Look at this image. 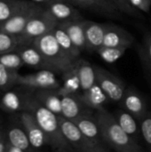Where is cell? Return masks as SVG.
Instances as JSON below:
<instances>
[{"mask_svg": "<svg viewBox=\"0 0 151 152\" xmlns=\"http://www.w3.org/2000/svg\"><path fill=\"white\" fill-rule=\"evenodd\" d=\"M95 117L99 123L105 144L116 152H142V146L133 140L117 123L115 116L105 108L97 110Z\"/></svg>", "mask_w": 151, "mask_h": 152, "instance_id": "cell-1", "label": "cell"}, {"mask_svg": "<svg viewBox=\"0 0 151 152\" xmlns=\"http://www.w3.org/2000/svg\"><path fill=\"white\" fill-rule=\"evenodd\" d=\"M32 45L41 53L49 70L53 72L62 75L69 71L77 61L61 47L53 31L36 38Z\"/></svg>", "mask_w": 151, "mask_h": 152, "instance_id": "cell-2", "label": "cell"}, {"mask_svg": "<svg viewBox=\"0 0 151 152\" xmlns=\"http://www.w3.org/2000/svg\"><path fill=\"white\" fill-rule=\"evenodd\" d=\"M32 107L35 112V119L47 135L50 142L61 151L73 150L61 132L59 116L39 102H34Z\"/></svg>", "mask_w": 151, "mask_h": 152, "instance_id": "cell-3", "label": "cell"}, {"mask_svg": "<svg viewBox=\"0 0 151 152\" xmlns=\"http://www.w3.org/2000/svg\"><path fill=\"white\" fill-rule=\"evenodd\" d=\"M60 22L43 7L27 24L24 30L18 36L19 46L32 45L33 41L53 31Z\"/></svg>", "mask_w": 151, "mask_h": 152, "instance_id": "cell-4", "label": "cell"}, {"mask_svg": "<svg viewBox=\"0 0 151 152\" xmlns=\"http://www.w3.org/2000/svg\"><path fill=\"white\" fill-rule=\"evenodd\" d=\"M59 120L61 132L73 150L77 152H97L106 151L105 147L96 145L88 140L73 121H70L62 116H59Z\"/></svg>", "mask_w": 151, "mask_h": 152, "instance_id": "cell-5", "label": "cell"}, {"mask_svg": "<svg viewBox=\"0 0 151 152\" xmlns=\"http://www.w3.org/2000/svg\"><path fill=\"white\" fill-rule=\"evenodd\" d=\"M93 67L96 75V83L107 94L109 99L112 102H121L126 89L125 84L108 70L99 66Z\"/></svg>", "mask_w": 151, "mask_h": 152, "instance_id": "cell-6", "label": "cell"}, {"mask_svg": "<svg viewBox=\"0 0 151 152\" xmlns=\"http://www.w3.org/2000/svg\"><path fill=\"white\" fill-rule=\"evenodd\" d=\"M42 9L43 7L36 4V2L29 1V3L24 8L16 12L6 21L1 23L0 30L15 36H19L24 30L28 21Z\"/></svg>", "mask_w": 151, "mask_h": 152, "instance_id": "cell-7", "label": "cell"}, {"mask_svg": "<svg viewBox=\"0 0 151 152\" xmlns=\"http://www.w3.org/2000/svg\"><path fill=\"white\" fill-rule=\"evenodd\" d=\"M18 83L40 90H57L61 86L54 73L48 69H41L35 74L27 76H19Z\"/></svg>", "mask_w": 151, "mask_h": 152, "instance_id": "cell-8", "label": "cell"}, {"mask_svg": "<svg viewBox=\"0 0 151 152\" xmlns=\"http://www.w3.org/2000/svg\"><path fill=\"white\" fill-rule=\"evenodd\" d=\"M121 103L123 109L132 114L138 121H140L149 111L146 101L133 87L125 89Z\"/></svg>", "mask_w": 151, "mask_h": 152, "instance_id": "cell-9", "label": "cell"}, {"mask_svg": "<svg viewBox=\"0 0 151 152\" xmlns=\"http://www.w3.org/2000/svg\"><path fill=\"white\" fill-rule=\"evenodd\" d=\"M82 134L92 142L104 147V140L95 115L92 112L81 116L74 121Z\"/></svg>", "mask_w": 151, "mask_h": 152, "instance_id": "cell-10", "label": "cell"}, {"mask_svg": "<svg viewBox=\"0 0 151 152\" xmlns=\"http://www.w3.org/2000/svg\"><path fill=\"white\" fill-rule=\"evenodd\" d=\"M133 37L125 29L114 25H107L102 45L129 48L133 44Z\"/></svg>", "mask_w": 151, "mask_h": 152, "instance_id": "cell-11", "label": "cell"}, {"mask_svg": "<svg viewBox=\"0 0 151 152\" xmlns=\"http://www.w3.org/2000/svg\"><path fill=\"white\" fill-rule=\"evenodd\" d=\"M45 9L60 23L81 19L79 12L70 3L64 0H53L45 4Z\"/></svg>", "mask_w": 151, "mask_h": 152, "instance_id": "cell-12", "label": "cell"}, {"mask_svg": "<svg viewBox=\"0 0 151 152\" xmlns=\"http://www.w3.org/2000/svg\"><path fill=\"white\" fill-rule=\"evenodd\" d=\"M93 110L85 107L78 95L61 96V116L70 121H75L78 118Z\"/></svg>", "mask_w": 151, "mask_h": 152, "instance_id": "cell-13", "label": "cell"}, {"mask_svg": "<svg viewBox=\"0 0 151 152\" xmlns=\"http://www.w3.org/2000/svg\"><path fill=\"white\" fill-rule=\"evenodd\" d=\"M78 97L85 107L91 110L96 111L104 109L109 100L97 83L90 89L82 92Z\"/></svg>", "mask_w": 151, "mask_h": 152, "instance_id": "cell-14", "label": "cell"}, {"mask_svg": "<svg viewBox=\"0 0 151 152\" xmlns=\"http://www.w3.org/2000/svg\"><path fill=\"white\" fill-rule=\"evenodd\" d=\"M107 25L100 24L92 20H86L85 25V35L86 50L97 51L103 45L104 35Z\"/></svg>", "mask_w": 151, "mask_h": 152, "instance_id": "cell-15", "label": "cell"}, {"mask_svg": "<svg viewBox=\"0 0 151 152\" xmlns=\"http://www.w3.org/2000/svg\"><path fill=\"white\" fill-rule=\"evenodd\" d=\"M85 20H83L81 18L60 23V25L65 29V31L72 40L73 44L81 52L86 50V41L85 35Z\"/></svg>", "mask_w": 151, "mask_h": 152, "instance_id": "cell-16", "label": "cell"}, {"mask_svg": "<svg viewBox=\"0 0 151 152\" xmlns=\"http://www.w3.org/2000/svg\"><path fill=\"white\" fill-rule=\"evenodd\" d=\"M117 123L120 125L122 129L136 142L139 143V140L142 137L141 126L139 121L129 112L124 109L118 110L114 114Z\"/></svg>", "mask_w": 151, "mask_h": 152, "instance_id": "cell-17", "label": "cell"}, {"mask_svg": "<svg viewBox=\"0 0 151 152\" xmlns=\"http://www.w3.org/2000/svg\"><path fill=\"white\" fill-rule=\"evenodd\" d=\"M20 56L23 63L29 67L41 69H48V65L41 53L33 45H27L19 46L15 50Z\"/></svg>", "mask_w": 151, "mask_h": 152, "instance_id": "cell-18", "label": "cell"}, {"mask_svg": "<svg viewBox=\"0 0 151 152\" xmlns=\"http://www.w3.org/2000/svg\"><path fill=\"white\" fill-rule=\"evenodd\" d=\"M76 70L80 82L82 92L90 89L96 84V75L94 67L88 61L77 60L76 61Z\"/></svg>", "mask_w": 151, "mask_h": 152, "instance_id": "cell-19", "label": "cell"}, {"mask_svg": "<svg viewBox=\"0 0 151 152\" xmlns=\"http://www.w3.org/2000/svg\"><path fill=\"white\" fill-rule=\"evenodd\" d=\"M62 85L60 86L59 89H57L61 96L79 95L82 93L80 82L76 70V63L69 71L62 74Z\"/></svg>", "mask_w": 151, "mask_h": 152, "instance_id": "cell-20", "label": "cell"}, {"mask_svg": "<svg viewBox=\"0 0 151 152\" xmlns=\"http://www.w3.org/2000/svg\"><path fill=\"white\" fill-rule=\"evenodd\" d=\"M37 100L48 110L58 116H61V96L58 90H40L37 94Z\"/></svg>", "mask_w": 151, "mask_h": 152, "instance_id": "cell-21", "label": "cell"}, {"mask_svg": "<svg viewBox=\"0 0 151 152\" xmlns=\"http://www.w3.org/2000/svg\"><path fill=\"white\" fill-rule=\"evenodd\" d=\"M53 33L58 41L61 47L74 60L77 61L79 59L81 51L73 44L72 40L65 31V29L60 25V23L57 25V27L53 30Z\"/></svg>", "mask_w": 151, "mask_h": 152, "instance_id": "cell-22", "label": "cell"}, {"mask_svg": "<svg viewBox=\"0 0 151 152\" xmlns=\"http://www.w3.org/2000/svg\"><path fill=\"white\" fill-rule=\"evenodd\" d=\"M26 124L28 125V137L31 146L38 149L44 144L46 140L49 141L47 135L38 126L35 118L28 117L26 118Z\"/></svg>", "mask_w": 151, "mask_h": 152, "instance_id": "cell-23", "label": "cell"}, {"mask_svg": "<svg viewBox=\"0 0 151 152\" xmlns=\"http://www.w3.org/2000/svg\"><path fill=\"white\" fill-rule=\"evenodd\" d=\"M28 3V0H0V24L9 20Z\"/></svg>", "mask_w": 151, "mask_h": 152, "instance_id": "cell-24", "label": "cell"}, {"mask_svg": "<svg viewBox=\"0 0 151 152\" xmlns=\"http://www.w3.org/2000/svg\"><path fill=\"white\" fill-rule=\"evenodd\" d=\"M127 49L126 47H109L102 45L96 52L105 62L110 64L119 60Z\"/></svg>", "mask_w": 151, "mask_h": 152, "instance_id": "cell-25", "label": "cell"}, {"mask_svg": "<svg viewBox=\"0 0 151 152\" xmlns=\"http://www.w3.org/2000/svg\"><path fill=\"white\" fill-rule=\"evenodd\" d=\"M19 47L18 36L0 30V55L14 52Z\"/></svg>", "mask_w": 151, "mask_h": 152, "instance_id": "cell-26", "label": "cell"}, {"mask_svg": "<svg viewBox=\"0 0 151 152\" xmlns=\"http://www.w3.org/2000/svg\"><path fill=\"white\" fill-rule=\"evenodd\" d=\"M9 140L12 146L17 147L22 151L28 150L30 145L28 137L22 130L19 128H13L9 132Z\"/></svg>", "mask_w": 151, "mask_h": 152, "instance_id": "cell-27", "label": "cell"}, {"mask_svg": "<svg viewBox=\"0 0 151 152\" xmlns=\"http://www.w3.org/2000/svg\"><path fill=\"white\" fill-rule=\"evenodd\" d=\"M19 76L17 70L9 69L0 63V87L7 88L14 83H18Z\"/></svg>", "mask_w": 151, "mask_h": 152, "instance_id": "cell-28", "label": "cell"}, {"mask_svg": "<svg viewBox=\"0 0 151 152\" xmlns=\"http://www.w3.org/2000/svg\"><path fill=\"white\" fill-rule=\"evenodd\" d=\"M0 63L9 69H15V70H18L20 68H21L24 65L20 54L16 51L1 54Z\"/></svg>", "mask_w": 151, "mask_h": 152, "instance_id": "cell-29", "label": "cell"}, {"mask_svg": "<svg viewBox=\"0 0 151 152\" xmlns=\"http://www.w3.org/2000/svg\"><path fill=\"white\" fill-rule=\"evenodd\" d=\"M142 132V137L149 150L151 152V112L148 113L139 121Z\"/></svg>", "mask_w": 151, "mask_h": 152, "instance_id": "cell-30", "label": "cell"}, {"mask_svg": "<svg viewBox=\"0 0 151 152\" xmlns=\"http://www.w3.org/2000/svg\"><path fill=\"white\" fill-rule=\"evenodd\" d=\"M93 2L99 10L107 13L117 15L118 12H121L115 0H93Z\"/></svg>", "mask_w": 151, "mask_h": 152, "instance_id": "cell-31", "label": "cell"}, {"mask_svg": "<svg viewBox=\"0 0 151 152\" xmlns=\"http://www.w3.org/2000/svg\"><path fill=\"white\" fill-rule=\"evenodd\" d=\"M2 102L11 110H17L20 107V98L14 92H7L3 96Z\"/></svg>", "mask_w": 151, "mask_h": 152, "instance_id": "cell-32", "label": "cell"}, {"mask_svg": "<svg viewBox=\"0 0 151 152\" xmlns=\"http://www.w3.org/2000/svg\"><path fill=\"white\" fill-rule=\"evenodd\" d=\"M120 12L126 13L128 15H132V16H136V17H141L140 15V12L138 9H136L135 7H133L129 0H115Z\"/></svg>", "mask_w": 151, "mask_h": 152, "instance_id": "cell-33", "label": "cell"}, {"mask_svg": "<svg viewBox=\"0 0 151 152\" xmlns=\"http://www.w3.org/2000/svg\"><path fill=\"white\" fill-rule=\"evenodd\" d=\"M143 53L148 66L151 69V33H149L145 36Z\"/></svg>", "mask_w": 151, "mask_h": 152, "instance_id": "cell-34", "label": "cell"}, {"mask_svg": "<svg viewBox=\"0 0 151 152\" xmlns=\"http://www.w3.org/2000/svg\"><path fill=\"white\" fill-rule=\"evenodd\" d=\"M70 3L73 5H77L82 8L89 9V10H99L93 0H64Z\"/></svg>", "mask_w": 151, "mask_h": 152, "instance_id": "cell-35", "label": "cell"}, {"mask_svg": "<svg viewBox=\"0 0 151 152\" xmlns=\"http://www.w3.org/2000/svg\"><path fill=\"white\" fill-rule=\"evenodd\" d=\"M131 4L144 12H149L151 7V0H129Z\"/></svg>", "mask_w": 151, "mask_h": 152, "instance_id": "cell-36", "label": "cell"}, {"mask_svg": "<svg viewBox=\"0 0 151 152\" xmlns=\"http://www.w3.org/2000/svg\"><path fill=\"white\" fill-rule=\"evenodd\" d=\"M9 152H23L22 150H20V149H19V148H17V147H12V148H11L10 149V151Z\"/></svg>", "mask_w": 151, "mask_h": 152, "instance_id": "cell-37", "label": "cell"}, {"mask_svg": "<svg viewBox=\"0 0 151 152\" xmlns=\"http://www.w3.org/2000/svg\"><path fill=\"white\" fill-rule=\"evenodd\" d=\"M33 2H36V3H44V4H48L50 2V0H31Z\"/></svg>", "mask_w": 151, "mask_h": 152, "instance_id": "cell-38", "label": "cell"}, {"mask_svg": "<svg viewBox=\"0 0 151 152\" xmlns=\"http://www.w3.org/2000/svg\"><path fill=\"white\" fill-rule=\"evenodd\" d=\"M3 151H4V146L2 143H0V152H3Z\"/></svg>", "mask_w": 151, "mask_h": 152, "instance_id": "cell-39", "label": "cell"}, {"mask_svg": "<svg viewBox=\"0 0 151 152\" xmlns=\"http://www.w3.org/2000/svg\"><path fill=\"white\" fill-rule=\"evenodd\" d=\"M97 152H107V151H97Z\"/></svg>", "mask_w": 151, "mask_h": 152, "instance_id": "cell-40", "label": "cell"}, {"mask_svg": "<svg viewBox=\"0 0 151 152\" xmlns=\"http://www.w3.org/2000/svg\"><path fill=\"white\" fill-rule=\"evenodd\" d=\"M150 85H151V79H150Z\"/></svg>", "mask_w": 151, "mask_h": 152, "instance_id": "cell-41", "label": "cell"}]
</instances>
